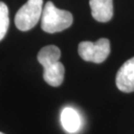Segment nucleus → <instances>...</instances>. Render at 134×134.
I'll list each match as a JSON object with an SVG mask.
<instances>
[{
	"label": "nucleus",
	"instance_id": "1",
	"mask_svg": "<svg viewBox=\"0 0 134 134\" xmlns=\"http://www.w3.org/2000/svg\"><path fill=\"white\" fill-rule=\"evenodd\" d=\"M73 18L71 12L58 9L52 2H47L41 16V28L47 33H56L69 28Z\"/></svg>",
	"mask_w": 134,
	"mask_h": 134
},
{
	"label": "nucleus",
	"instance_id": "2",
	"mask_svg": "<svg viewBox=\"0 0 134 134\" xmlns=\"http://www.w3.org/2000/svg\"><path fill=\"white\" fill-rule=\"evenodd\" d=\"M43 9V0H28L15 16L17 28L22 31L32 29L41 19Z\"/></svg>",
	"mask_w": 134,
	"mask_h": 134
},
{
	"label": "nucleus",
	"instance_id": "3",
	"mask_svg": "<svg viewBox=\"0 0 134 134\" xmlns=\"http://www.w3.org/2000/svg\"><path fill=\"white\" fill-rule=\"evenodd\" d=\"M77 52L85 61L100 64L104 62L110 54V41L107 38H100L95 43L83 41L79 44Z\"/></svg>",
	"mask_w": 134,
	"mask_h": 134
},
{
	"label": "nucleus",
	"instance_id": "4",
	"mask_svg": "<svg viewBox=\"0 0 134 134\" xmlns=\"http://www.w3.org/2000/svg\"><path fill=\"white\" fill-rule=\"evenodd\" d=\"M116 85L123 92H134V57L125 61L118 71Z\"/></svg>",
	"mask_w": 134,
	"mask_h": 134
},
{
	"label": "nucleus",
	"instance_id": "5",
	"mask_svg": "<svg viewBox=\"0 0 134 134\" xmlns=\"http://www.w3.org/2000/svg\"><path fill=\"white\" fill-rule=\"evenodd\" d=\"M92 16L98 22H108L113 16L112 0H90Z\"/></svg>",
	"mask_w": 134,
	"mask_h": 134
},
{
	"label": "nucleus",
	"instance_id": "6",
	"mask_svg": "<svg viewBox=\"0 0 134 134\" xmlns=\"http://www.w3.org/2000/svg\"><path fill=\"white\" fill-rule=\"evenodd\" d=\"M43 77L48 85L53 87L59 86L65 77V66L59 61L44 66Z\"/></svg>",
	"mask_w": 134,
	"mask_h": 134
},
{
	"label": "nucleus",
	"instance_id": "7",
	"mask_svg": "<svg viewBox=\"0 0 134 134\" xmlns=\"http://www.w3.org/2000/svg\"><path fill=\"white\" fill-rule=\"evenodd\" d=\"M61 123L67 132L74 133L79 130L80 117L79 114L71 107H66L61 113Z\"/></svg>",
	"mask_w": 134,
	"mask_h": 134
},
{
	"label": "nucleus",
	"instance_id": "8",
	"mask_svg": "<svg viewBox=\"0 0 134 134\" xmlns=\"http://www.w3.org/2000/svg\"><path fill=\"white\" fill-rule=\"evenodd\" d=\"M61 52L55 45H47L43 47L37 54V60L43 67L59 61Z\"/></svg>",
	"mask_w": 134,
	"mask_h": 134
},
{
	"label": "nucleus",
	"instance_id": "9",
	"mask_svg": "<svg viewBox=\"0 0 134 134\" xmlns=\"http://www.w3.org/2000/svg\"><path fill=\"white\" fill-rule=\"evenodd\" d=\"M9 10L7 5L0 2V41L4 38L9 27Z\"/></svg>",
	"mask_w": 134,
	"mask_h": 134
},
{
	"label": "nucleus",
	"instance_id": "10",
	"mask_svg": "<svg viewBox=\"0 0 134 134\" xmlns=\"http://www.w3.org/2000/svg\"><path fill=\"white\" fill-rule=\"evenodd\" d=\"M0 134H4V133H3V132H0Z\"/></svg>",
	"mask_w": 134,
	"mask_h": 134
}]
</instances>
